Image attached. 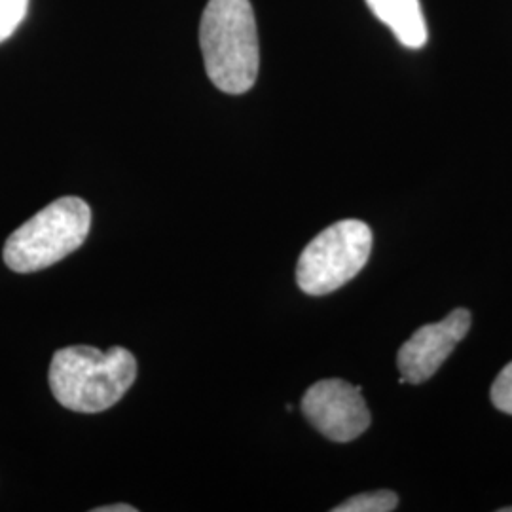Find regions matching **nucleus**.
<instances>
[{"instance_id":"f257e3e1","label":"nucleus","mask_w":512,"mask_h":512,"mask_svg":"<svg viewBox=\"0 0 512 512\" xmlns=\"http://www.w3.org/2000/svg\"><path fill=\"white\" fill-rule=\"evenodd\" d=\"M137 378V361L124 348L109 351L73 346L55 351L50 389L55 401L80 414L105 412L118 403Z\"/></svg>"},{"instance_id":"f03ea898","label":"nucleus","mask_w":512,"mask_h":512,"mask_svg":"<svg viewBox=\"0 0 512 512\" xmlns=\"http://www.w3.org/2000/svg\"><path fill=\"white\" fill-rule=\"evenodd\" d=\"M207 76L220 92L241 95L255 86L260 48L249 0H209L200 23Z\"/></svg>"},{"instance_id":"7ed1b4c3","label":"nucleus","mask_w":512,"mask_h":512,"mask_svg":"<svg viewBox=\"0 0 512 512\" xmlns=\"http://www.w3.org/2000/svg\"><path fill=\"white\" fill-rule=\"evenodd\" d=\"M92 209L74 198H59L6 239L4 262L18 274L46 270L74 253L90 234Z\"/></svg>"},{"instance_id":"20e7f679","label":"nucleus","mask_w":512,"mask_h":512,"mask_svg":"<svg viewBox=\"0 0 512 512\" xmlns=\"http://www.w3.org/2000/svg\"><path fill=\"white\" fill-rule=\"evenodd\" d=\"M372 230L363 220H340L323 230L302 251L296 283L306 294L334 293L359 274L370 258Z\"/></svg>"},{"instance_id":"39448f33","label":"nucleus","mask_w":512,"mask_h":512,"mask_svg":"<svg viewBox=\"0 0 512 512\" xmlns=\"http://www.w3.org/2000/svg\"><path fill=\"white\" fill-rule=\"evenodd\" d=\"M300 406L311 425L334 442L361 437L372 420L361 387L336 378L311 385Z\"/></svg>"},{"instance_id":"423d86ee","label":"nucleus","mask_w":512,"mask_h":512,"mask_svg":"<svg viewBox=\"0 0 512 512\" xmlns=\"http://www.w3.org/2000/svg\"><path fill=\"white\" fill-rule=\"evenodd\" d=\"M469 329L471 313L465 308H459L439 323H431L416 330L412 338L404 342L397 355V365L404 382L423 384L429 380L467 336Z\"/></svg>"},{"instance_id":"0eeeda50","label":"nucleus","mask_w":512,"mask_h":512,"mask_svg":"<svg viewBox=\"0 0 512 512\" xmlns=\"http://www.w3.org/2000/svg\"><path fill=\"white\" fill-rule=\"evenodd\" d=\"M366 4L403 46L412 50L425 46L429 33L420 0H366Z\"/></svg>"},{"instance_id":"6e6552de","label":"nucleus","mask_w":512,"mask_h":512,"mask_svg":"<svg viewBox=\"0 0 512 512\" xmlns=\"http://www.w3.org/2000/svg\"><path fill=\"white\" fill-rule=\"evenodd\" d=\"M399 497L391 490H378L368 494L355 495L342 505L334 507V512H391L397 509Z\"/></svg>"},{"instance_id":"1a4fd4ad","label":"nucleus","mask_w":512,"mask_h":512,"mask_svg":"<svg viewBox=\"0 0 512 512\" xmlns=\"http://www.w3.org/2000/svg\"><path fill=\"white\" fill-rule=\"evenodd\" d=\"M29 0H0V42L16 33L27 14Z\"/></svg>"},{"instance_id":"9d476101","label":"nucleus","mask_w":512,"mask_h":512,"mask_svg":"<svg viewBox=\"0 0 512 512\" xmlns=\"http://www.w3.org/2000/svg\"><path fill=\"white\" fill-rule=\"evenodd\" d=\"M492 403L497 410L512 414V363L505 366L492 385Z\"/></svg>"},{"instance_id":"9b49d317","label":"nucleus","mask_w":512,"mask_h":512,"mask_svg":"<svg viewBox=\"0 0 512 512\" xmlns=\"http://www.w3.org/2000/svg\"><path fill=\"white\" fill-rule=\"evenodd\" d=\"M93 512H137L135 507L126 505V503H118V505H107V507H97Z\"/></svg>"},{"instance_id":"f8f14e48","label":"nucleus","mask_w":512,"mask_h":512,"mask_svg":"<svg viewBox=\"0 0 512 512\" xmlns=\"http://www.w3.org/2000/svg\"><path fill=\"white\" fill-rule=\"evenodd\" d=\"M501 512H512V507H507V509H501Z\"/></svg>"}]
</instances>
